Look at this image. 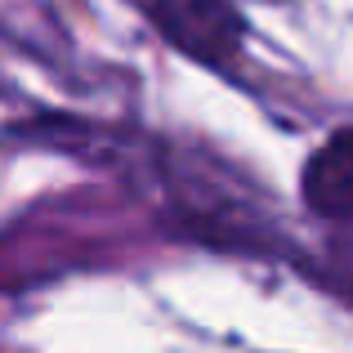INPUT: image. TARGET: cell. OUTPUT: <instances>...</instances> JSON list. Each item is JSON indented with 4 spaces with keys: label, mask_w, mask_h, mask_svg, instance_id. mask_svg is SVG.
I'll return each instance as SVG.
<instances>
[{
    "label": "cell",
    "mask_w": 353,
    "mask_h": 353,
    "mask_svg": "<svg viewBox=\"0 0 353 353\" xmlns=\"http://www.w3.org/2000/svg\"><path fill=\"white\" fill-rule=\"evenodd\" d=\"M304 201L327 219H353V130H340L304 165Z\"/></svg>",
    "instance_id": "cell-2"
},
{
    "label": "cell",
    "mask_w": 353,
    "mask_h": 353,
    "mask_svg": "<svg viewBox=\"0 0 353 353\" xmlns=\"http://www.w3.org/2000/svg\"><path fill=\"white\" fill-rule=\"evenodd\" d=\"M143 9L174 50H183L197 63H210V68L233 59L241 32H246L233 0H143Z\"/></svg>",
    "instance_id": "cell-1"
}]
</instances>
